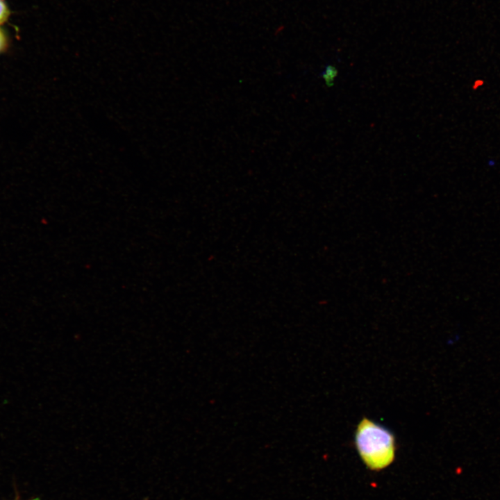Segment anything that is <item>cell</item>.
Instances as JSON below:
<instances>
[{
    "label": "cell",
    "mask_w": 500,
    "mask_h": 500,
    "mask_svg": "<svg viewBox=\"0 0 500 500\" xmlns=\"http://www.w3.org/2000/svg\"><path fill=\"white\" fill-rule=\"evenodd\" d=\"M354 442L362 461L372 471L382 470L394 460V434L373 420L366 417L360 420L355 431Z\"/></svg>",
    "instance_id": "obj_1"
},
{
    "label": "cell",
    "mask_w": 500,
    "mask_h": 500,
    "mask_svg": "<svg viewBox=\"0 0 500 500\" xmlns=\"http://www.w3.org/2000/svg\"><path fill=\"white\" fill-rule=\"evenodd\" d=\"M338 71L337 68L332 65H327L324 70L322 72L321 76L324 83L328 88L334 85L335 81L338 76Z\"/></svg>",
    "instance_id": "obj_2"
},
{
    "label": "cell",
    "mask_w": 500,
    "mask_h": 500,
    "mask_svg": "<svg viewBox=\"0 0 500 500\" xmlns=\"http://www.w3.org/2000/svg\"><path fill=\"white\" fill-rule=\"evenodd\" d=\"M9 10L3 0H0V24L8 18Z\"/></svg>",
    "instance_id": "obj_3"
},
{
    "label": "cell",
    "mask_w": 500,
    "mask_h": 500,
    "mask_svg": "<svg viewBox=\"0 0 500 500\" xmlns=\"http://www.w3.org/2000/svg\"><path fill=\"white\" fill-rule=\"evenodd\" d=\"M6 44V40L3 33L0 29V52L3 51Z\"/></svg>",
    "instance_id": "obj_4"
}]
</instances>
